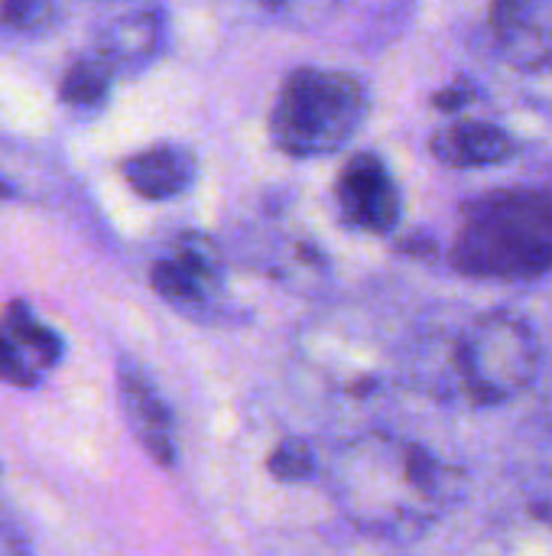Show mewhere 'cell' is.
I'll use <instances>...</instances> for the list:
<instances>
[{
  "label": "cell",
  "instance_id": "cell-9",
  "mask_svg": "<svg viewBox=\"0 0 552 556\" xmlns=\"http://www.w3.org/2000/svg\"><path fill=\"white\" fill-rule=\"evenodd\" d=\"M120 404L127 414L130 430L137 433V440L143 443V450L163 463V466H176V446H172V417L163 404V397L156 394V388L150 384V378L124 362L120 365Z\"/></svg>",
  "mask_w": 552,
  "mask_h": 556
},
{
  "label": "cell",
  "instance_id": "cell-1",
  "mask_svg": "<svg viewBox=\"0 0 552 556\" xmlns=\"http://www.w3.org/2000/svg\"><path fill=\"white\" fill-rule=\"evenodd\" d=\"M449 261L472 280L530 283L552 274V189L511 186L462 205Z\"/></svg>",
  "mask_w": 552,
  "mask_h": 556
},
{
  "label": "cell",
  "instance_id": "cell-5",
  "mask_svg": "<svg viewBox=\"0 0 552 556\" xmlns=\"http://www.w3.org/2000/svg\"><path fill=\"white\" fill-rule=\"evenodd\" d=\"M335 199L345 222L361 231L390 235L400 225V186L377 153L348 156L335 182Z\"/></svg>",
  "mask_w": 552,
  "mask_h": 556
},
{
  "label": "cell",
  "instance_id": "cell-14",
  "mask_svg": "<svg viewBox=\"0 0 552 556\" xmlns=\"http://www.w3.org/2000/svg\"><path fill=\"white\" fill-rule=\"evenodd\" d=\"M270 472L283 482H299L312 472V456L303 443H283L270 456Z\"/></svg>",
  "mask_w": 552,
  "mask_h": 556
},
{
  "label": "cell",
  "instance_id": "cell-16",
  "mask_svg": "<svg viewBox=\"0 0 552 556\" xmlns=\"http://www.w3.org/2000/svg\"><path fill=\"white\" fill-rule=\"evenodd\" d=\"M472 98H475L472 85H468V81H455L452 88H446V91L436 94V108H442V111H459V108H465Z\"/></svg>",
  "mask_w": 552,
  "mask_h": 556
},
{
  "label": "cell",
  "instance_id": "cell-7",
  "mask_svg": "<svg viewBox=\"0 0 552 556\" xmlns=\"http://www.w3.org/2000/svg\"><path fill=\"white\" fill-rule=\"evenodd\" d=\"M59 358L62 339L46 329L26 303H10L0 316V381L33 388Z\"/></svg>",
  "mask_w": 552,
  "mask_h": 556
},
{
  "label": "cell",
  "instance_id": "cell-10",
  "mask_svg": "<svg viewBox=\"0 0 552 556\" xmlns=\"http://www.w3.org/2000/svg\"><path fill=\"white\" fill-rule=\"evenodd\" d=\"M120 173L137 195L163 202V199L182 195L195 182V156L185 147L156 143L150 150L127 156Z\"/></svg>",
  "mask_w": 552,
  "mask_h": 556
},
{
  "label": "cell",
  "instance_id": "cell-4",
  "mask_svg": "<svg viewBox=\"0 0 552 556\" xmlns=\"http://www.w3.org/2000/svg\"><path fill=\"white\" fill-rule=\"evenodd\" d=\"M449 362L459 394L468 404L501 407L537 381L540 342L527 319L498 309L455 336Z\"/></svg>",
  "mask_w": 552,
  "mask_h": 556
},
{
  "label": "cell",
  "instance_id": "cell-3",
  "mask_svg": "<svg viewBox=\"0 0 552 556\" xmlns=\"http://www.w3.org/2000/svg\"><path fill=\"white\" fill-rule=\"evenodd\" d=\"M368 108V88L358 75L296 68L277 94L270 137L290 156H325L342 150L358 134Z\"/></svg>",
  "mask_w": 552,
  "mask_h": 556
},
{
  "label": "cell",
  "instance_id": "cell-13",
  "mask_svg": "<svg viewBox=\"0 0 552 556\" xmlns=\"http://www.w3.org/2000/svg\"><path fill=\"white\" fill-rule=\"evenodd\" d=\"M107 91H111V72L94 55L72 62L62 75V85H59L62 101L81 114L98 111L107 101Z\"/></svg>",
  "mask_w": 552,
  "mask_h": 556
},
{
  "label": "cell",
  "instance_id": "cell-2",
  "mask_svg": "<svg viewBox=\"0 0 552 556\" xmlns=\"http://www.w3.org/2000/svg\"><path fill=\"white\" fill-rule=\"evenodd\" d=\"M465 476L403 440H368L351 463L361 525L377 531H423L462 498Z\"/></svg>",
  "mask_w": 552,
  "mask_h": 556
},
{
  "label": "cell",
  "instance_id": "cell-8",
  "mask_svg": "<svg viewBox=\"0 0 552 556\" xmlns=\"http://www.w3.org/2000/svg\"><path fill=\"white\" fill-rule=\"evenodd\" d=\"M429 150L449 169H482L514 160L521 153V140L495 121L459 117L433 134Z\"/></svg>",
  "mask_w": 552,
  "mask_h": 556
},
{
  "label": "cell",
  "instance_id": "cell-12",
  "mask_svg": "<svg viewBox=\"0 0 552 556\" xmlns=\"http://www.w3.org/2000/svg\"><path fill=\"white\" fill-rule=\"evenodd\" d=\"M218 283V261L211 251L195 244H182L172 257L156 261L153 267V290L176 303V306H198Z\"/></svg>",
  "mask_w": 552,
  "mask_h": 556
},
{
  "label": "cell",
  "instance_id": "cell-6",
  "mask_svg": "<svg viewBox=\"0 0 552 556\" xmlns=\"http://www.w3.org/2000/svg\"><path fill=\"white\" fill-rule=\"evenodd\" d=\"M488 29L508 65L521 72L552 65V0L495 3L488 10Z\"/></svg>",
  "mask_w": 552,
  "mask_h": 556
},
{
  "label": "cell",
  "instance_id": "cell-11",
  "mask_svg": "<svg viewBox=\"0 0 552 556\" xmlns=\"http://www.w3.org/2000/svg\"><path fill=\"white\" fill-rule=\"evenodd\" d=\"M159 39H163V16L156 10L127 13L101 33L94 59L111 75L114 72H137L159 52Z\"/></svg>",
  "mask_w": 552,
  "mask_h": 556
},
{
  "label": "cell",
  "instance_id": "cell-15",
  "mask_svg": "<svg viewBox=\"0 0 552 556\" xmlns=\"http://www.w3.org/2000/svg\"><path fill=\"white\" fill-rule=\"evenodd\" d=\"M0 16L7 20V26L36 29V26H46L42 20H52L55 10L46 7V3H3V7H0Z\"/></svg>",
  "mask_w": 552,
  "mask_h": 556
}]
</instances>
